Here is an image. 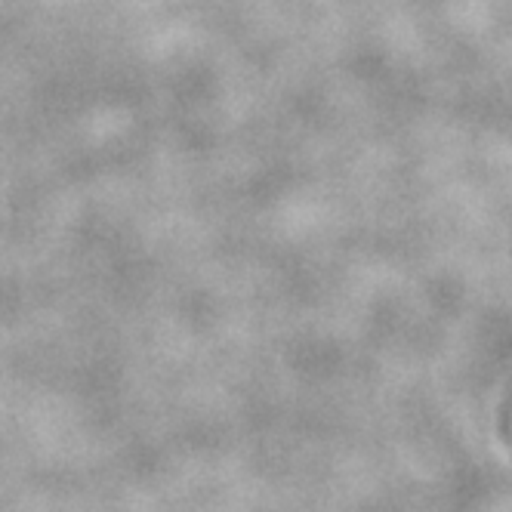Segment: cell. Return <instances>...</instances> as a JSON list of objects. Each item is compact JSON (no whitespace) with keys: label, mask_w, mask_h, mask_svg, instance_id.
Returning a JSON list of instances; mask_svg holds the SVG:
<instances>
[]
</instances>
